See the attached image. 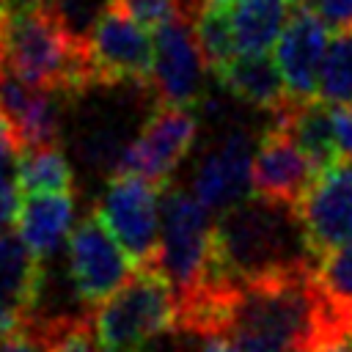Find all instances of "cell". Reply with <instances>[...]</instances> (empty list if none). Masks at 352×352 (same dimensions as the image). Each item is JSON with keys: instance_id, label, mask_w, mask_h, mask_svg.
<instances>
[{"instance_id": "6da1fadb", "label": "cell", "mask_w": 352, "mask_h": 352, "mask_svg": "<svg viewBox=\"0 0 352 352\" xmlns=\"http://www.w3.org/2000/svg\"><path fill=\"white\" fill-rule=\"evenodd\" d=\"M0 60L22 82L58 96L94 88L85 38L72 33L50 3L8 8L0 22Z\"/></svg>"}, {"instance_id": "7a4b0ae2", "label": "cell", "mask_w": 352, "mask_h": 352, "mask_svg": "<svg viewBox=\"0 0 352 352\" xmlns=\"http://www.w3.org/2000/svg\"><path fill=\"white\" fill-rule=\"evenodd\" d=\"M297 226L292 209L248 195L236 206L220 212L212 234V256L234 280L261 275L305 256L292 253V228Z\"/></svg>"}, {"instance_id": "3957f363", "label": "cell", "mask_w": 352, "mask_h": 352, "mask_svg": "<svg viewBox=\"0 0 352 352\" xmlns=\"http://www.w3.org/2000/svg\"><path fill=\"white\" fill-rule=\"evenodd\" d=\"M176 314L179 300L170 280L160 270L138 267L91 316L102 352H143L148 341L176 327Z\"/></svg>"}, {"instance_id": "277c9868", "label": "cell", "mask_w": 352, "mask_h": 352, "mask_svg": "<svg viewBox=\"0 0 352 352\" xmlns=\"http://www.w3.org/2000/svg\"><path fill=\"white\" fill-rule=\"evenodd\" d=\"M212 209L195 192L168 190L162 195V236L157 270L170 280L176 300L195 292L212 261Z\"/></svg>"}, {"instance_id": "5b68a950", "label": "cell", "mask_w": 352, "mask_h": 352, "mask_svg": "<svg viewBox=\"0 0 352 352\" xmlns=\"http://www.w3.org/2000/svg\"><path fill=\"white\" fill-rule=\"evenodd\" d=\"M162 190L160 184L132 176L113 173L94 212L124 245L138 267L157 270L160 236H162Z\"/></svg>"}, {"instance_id": "8992f818", "label": "cell", "mask_w": 352, "mask_h": 352, "mask_svg": "<svg viewBox=\"0 0 352 352\" xmlns=\"http://www.w3.org/2000/svg\"><path fill=\"white\" fill-rule=\"evenodd\" d=\"M94 85H151L154 38L146 28L107 6L85 36Z\"/></svg>"}, {"instance_id": "52a82bcc", "label": "cell", "mask_w": 352, "mask_h": 352, "mask_svg": "<svg viewBox=\"0 0 352 352\" xmlns=\"http://www.w3.org/2000/svg\"><path fill=\"white\" fill-rule=\"evenodd\" d=\"M302 248L314 258H324L352 239V157H341L319 170L294 209Z\"/></svg>"}, {"instance_id": "ba28073f", "label": "cell", "mask_w": 352, "mask_h": 352, "mask_svg": "<svg viewBox=\"0 0 352 352\" xmlns=\"http://www.w3.org/2000/svg\"><path fill=\"white\" fill-rule=\"evenodd\" d=\"M138 264L124 245L110 234L96 212H91L69 236V278L82 305L96 308L118 292Z\"/></svg>"}, {"instance_id": "9c48e42d", "label": "cell", "mask_w": 352, "mask_h": 352, "mask_svg": "<svg viewBox=\"0 0 352 352\" xmlns=\"http://www.w3.org/2000/svg\"><path fill=\"white\" fill-rule=\"evenodd\" d=\"M198 121L195 116L182 104H160L146 124L140 126V135L129 143H124L113 173H132L143 176L160 187H165L195 143Z\"/></svg>"}, {"instance_id": "30bf717a", "label": "cell", "mask_w": 352, "mask_h": 352, "mask_svg": "<svg viewBox=\"0 0 352 352\" xmlns=\"http://www.w3.org/2000/svg\"><path fill=\"white\" fill-rule=\"evenodd\" d=\"M204 69L209 66L198 47L192 16L179 14L154 30L151 88L160 104H195L204 85Z\"/></svg>"}, {"instance_id": "8fae6325", "label": "cell", "mask_w": 352, "mask_h": 352, "mask_svg": "<svg viewBox=\"0 0 352 352\" xmlns=\"http://www.w3.org/2000/svg\"><path fill=\"white\" fill-rule=\"evenodd\" d=\"M316 173L314 160L289 135V129L272 121L253 154V192L294 212Z\"/></svg>"}, {"instance_id": "7c38bea8", "label": "cell", "mask_w": 352, "mask_h": 352, "mask_svg": "<svg viewBox=\"0 0 352 352\" xmlns=\"http://www.w3.org/2000/svg\"><path fill=\"white\" fill-rule=\"evenodd\" d=\"M192 192L212 212H226L253 192V140L248 132L231 129L204 154Z\"/></svg>"}, {"instance_id": "4fadbf2b", "label": "cell", "mask_w": 352, "mask_h": 352, "mask_svg": "<svg viewBox=\"0 0 352 352\" xmlns=\"http://www.w3.org/2000/svg\"><path fill=\"white\" fill-rule=\"evenodd\" d=\"M327 41V22L322 14L311 6H294L275 41V63L292 96L311 99L316 94Z\"/></svg>"}, {"instance_id": "5bb4252c", "label": "cell", "mask_w": 352, "mask_h": 352, "mask_svg": "<svg viewBox=\"0 0 352 352\" xmlns=\"http://www.w3.org/2000/svg\"><path fill=\"white\" fill-rule=\"evenodd\" d=\"M44 292V261L11 228H0V338L36 314Z\"/></svg>"}, {"instance_id": "9a60e30c", "label": "cell", "mask_w": 352, "mask_h": 352, "mask_svg": "<svg viewBox=\"0 0 352 352\" xmlns=\"http://www.w3.org/2000/svg\"><path fill=\"white\" fill-rule=\"evenodd\" d=\"M58 94L33 88L0 66V110L14 124L22 148L55 146L60 140Z\"/></svg>"}, {"instance_id": "2e32d148", "label": "cell", "mask_w": 352, "mask_h": 352, "mask_svg": "<svg viewBox=\"0 0 352 352\" xmlns=\"http://www.w3.org/2000/svg\"><path fill=\"white\" fill-rule=\"evenodd\" d=\"M77 204L72 192H25L16 206L14 231L22 242L47 261L72 236Z\"/></svg>"}, {"instance_id": "e0dca14e", "label": "cell", "mask_w": 352, "mask_h": 352, "mask_svg": "<svg viewBox=\"0 0 352 352\" xmlns=\"http://www.w3.org/2000/svg\"><path fill=\"white\" fill-rule=\"evenodd\" d=\"M272 116H275V124L289 129V135L314 160L316 170H324L344 157L341 146H338V135H336L333 107H327L324 99L319 102L314 96L311 99L289 96L283 102V107H278Z\"/></svg>"}, {"instance_id": "ac0fdd59", "label": "cell", "mask_w": 352, "mask_h": 352, "mask_svg": "<svg viewBox=\"0 0 352 352\" xmlns=\"http://www.w3.org/2000/svg\"><path fill=\"white\" fill-rule=\"evenodd\" d=\"M217 77L228 94L258 110L275 113L292 96L278 63L267 52H236L228 63H223Z\"/></svg>"}, {"instance_id": "d6986e66", "label": "cell", "mask_w": 352, "mask_h": 352, "mask_svg": "<svg viewBox=\"0 0 352 352\" xmlns=\"http://www.w3.org/2000/svg\"><path fill=\"white\" fill-rule=\"evenodd\" d=\"M292 0H228V16H231V28H234V41H236V52H267L292 8Z\"/></svg>"}, {"instance_id": "ffe728a7", "label": "cell", "mask_w": 352, "mask_h": 352, "mask_svg": "<svg viewBox=\"0 0 352 352\" xmlns=\"http://www.w3.org/2000/svg\"><path fill=\"white\" fill-rule=\"evenodd\" d=\"M16 187L19 192H72L74 170L60 146L22 148L16 157Z\"/></svg>"}, {"instance_id": "44dd1931", "label": "cell", "mask_w": 352, "mask_h": 352, "mask_svg": "<svg viewBox=\"0 0 352 352\" xmlns=\"http://www.w3.org/2000/svg\"><path fill=\"white\" fill-rule=\"evenodd\" d=\"M316 94L327 104H352V25L338 28L327 41Z\"/></svg>"}, {"instance_id": "7402d4cb", "label": "cell", "mask_w": 352, "mask_h": 352, "mask_svg": "<svg viewBox=\"0 0 352 352\" xmlns=\"http://www.w3.org/2000/svg\"><path fill=\"white\" fill-rule=\"evenodd\" d=\"M192 30H195V38H198L206 66L217 74L223 69V63H228L236 55L234 28H231L226 3H206L198 11V16L192 19Z\"/></svg>"}, {"instance_id": "603a6c76", "label": "cell", "mask_w": 352, "mask_h": 352, "mask_svg": "<svg viewBox=\"0 0 352 352\" xmlns=\"http://www.w3.org/2000/svg\"><path fill=\"white\" fill-rule=\"evenodd\" d=\"M316 280L333 308L352 327V239L316 261Z\"/></svg>"}, {"instance_id": "cb8c5ba5", "label": "cell", "mask_w": 352, "mask_h": 352, "mask_svg": "<svg viewBox=\"0 0 352 352\" xmlns=\"http://www.w3.org/2000/svg\"><path fill=\"white\" fill-rule=\"evenodd\" d=\"M110 6H116L121 14H126L146 30H157L179 14H187L192 19L198 16V8L190 0H110Z\"/></svg>"}, {"instance_id": "d4e9b609", "label": "cell", "mask_w": 352, "mask_h": 352, "mask_svg": "<svg viewBox=\"0 0 352 352\" xmlns=\"http://www.w3.org/2000/svg\"><path fill=\"white\" fill-rule=\"evenodd\" d=\"M50 6L72 33L85 38L94 22L99 19V14L110 6V0H50Z\"/></svg>"}, {"instance_id": "484cf974", "label": "cell", "mask_w": 352, "mask_h": 352, "mask_svg": "<svg viewBox=\"0 0 352 352\" xmlns=\"http://www.w3.org/2000/svg\"><path fill=\"white\" fill-rule=\"evenodd\" d=\"M314 6L327 25H336V28L352 25V0H316Z\"/></svg>"}, {"instance_id": "4316f807", "label": "cell", "mask_w": 352, "mask_h": 352, "mask_svg": "<svg viewBox=\"0 0 352 352\" xmlns=\"http://www.w3.org/2000/svg\"><path fill=\"white\" fill-rule=\"evenodd\" d=\"M0 352H44L38 336L25 324L16 333H8L0 338Z\"/></svg>"}, {"instance_id": "83f0119b", "label": "cell", "mask_w": 352, "mask_h": 352, "mask_svg": "<svg viewBox=\"0 0 352 352\" xmlns=\"http://www.w3.org/2000/svg\"><path fill=\"white\" fill-rule=\"evenodd\" d=\"M333 121H336V135L344 157H352V107L333 104Z\"/></svg>"}, {"instance_id": "f1b7e54d", "label": "cell", "mask_w": 352, "mask_h": 352, "mask_svg": "<svg viewBox=\"0 0 352 352\" xmlns=\"http://www.w3.org/2000/svg\"><path fill=\"white\" fill-rule=\"evenodd\" d=\"M198 352H239V346L234 344L231 336L217 333V336H204L198 344Z\"/></svg>"}, {"instance_id": "f546056e", "label": "cell", "mask_w": 352, "mask_h": 352, "mask_svg": "<svg viewBox=\"0 0 352 352\" xmlns=\"http://www.w3.org/2000/svg\"><path fill=\"white\" fill-rule=\"evenodd\" d=\"M38 3H50V0H8V8H19V6H38Z\"/></svg>"}, {"instance_id": "4dcf8cb0", "label": "cell", "mask_w": 352, "mask_h": 352, "mask_svg": "<svg viewBox=\"0 0 352 352\" xmlns=\"http://www.w3.org/2000/svg\"><path fill=\"white\" fill-rule=\"evenodd\" d=\"M292 3H294V6H314L316 0H292Z\"/></svg>"}, {"instance_id": "1f68e13d", "label": "cell", "mask_w": 352, "mask_h": 352, "mask_svg": "<svg viewBox=\"0 0 352 352\" xmlns=\"http://www.w3.org/2000/svg\"><path fill=\"white\" fill-rule=\"evenodd\" d=\"M6 8H8V0H0V16L6 14Z\"/></svg>"}, {"instance_id": "d6a6232c", "label": "cell", "mask_w": 352, "mask_h": 352, "mask_svg": "<svg viewBox=\"0 0 352 352\" xmlns=\"http://www.w3.org/2000/svg\"><path fill=\"white\" fill-rule=\"evenodd\" d=\"M0 228H8V226H6V220H3V214H0Z\"/></svg>"}, {"instance_id": "836d02e7", "label": "cell", "mask_w": 352, "mask_h": 352, "mask_svg": "<svg viewBox=\"0 0 352 352\" xmlns=\"http://www.w3.org/2000/svg\"><path fill=\"white\" fill-rule=\"evenodd\" d=\"M206 3H228V0H206Z\"/></svg>"}]
</instances>
